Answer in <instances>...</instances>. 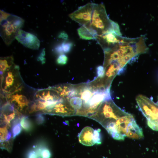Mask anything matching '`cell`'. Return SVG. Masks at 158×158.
Wrapping results in <instances>:
<instances>
[{
	"instance_id": "3",
	"label": "cell",
	"mask_w": 158,
	"mask_h": 158,
	"mask_svg": "<svg viewBox=\"0 0 158 158\" xmlns=\"http://www.w3.org/2000/svg\"><path fill=\"white\" fill-rule=\"evenodd\" d=\"M136 100L139 109L146 118L148 126L158 131V104L143 95L137 96Z\"/></svg>"
},
{
	"instance_id": "6",
	"label": "cell",
	"mask_w": 158,
	"mask_h": 158,
	"mask_svg": "<svg viewBox=\"0 0 158 158\" xmlns=\"http://www.w3.org/2000/svg\"><path fill=\"white\" fill-rule=\"evenodd\" d=\"M111 21L107 14L104 5L94 3L90 26L97 32L98 35L103 34L110 28Z\"/></svg>"
},
{
	"instance_id": "13",
	"label": "cell",
	"mask_w": 158,
	"mask_h": 158,
	"mask_svg": "<svg viewBox=\"0 0 158 158\" xmlns=\"http://www.w3.org/2000/svg\"><path fill=\"white\" fill-rule=\"evenodd\" d=\"M15 64L12 56L1 57L0 59V74L11 68Z\"/></svg>"
},
{
	"instance_id": "9",
	"label": "cell",
	"mask_w": 158,
	"mask_h": 158,
	"mask_svg": "<svg viewBox=\"0 0 158 158\" xmlns=\"http://www.w3.org/2000/svg\"><path fill=\"white\" fill-rule=\"evenodd\" d=\"M15 39L24 46L31 49L37 50L40 46V41L36 36L21 29L18 31Z\"/></svg>"
},
{
	"instance_id": "14",
	"label": "cell",
	"mask_w": 158,
	"mask_h": 158,
	"mask_svg": "<svg viewBox=\"0 0 158 158\" xmlns=\"http://www.w3.org/2000/svg\"><path fill=\"white\" fill-rule=\"evenodd\" d=\"M73 46V44L71 42L65 40L55 47V51L56 53L60 54L68 53L71 50Z\"/></svg>"
},
{
	"instance_id": "24",
	"label": "cell",
	"mask_w": 158,
	"mask_h": 158,
	"mask_svg": "<svg viewBox=\"0 0 158 158\" xmlns=\"http://www.w3.org/2000/svg\"><path fill=\"white\" fill-rule=\"evenodd\" d=\"M45 120L44 117L42 114H39L36 115V121L37 124L40 125L43 124Z\"/></svg>"
},
{
	"instance_id": "25",
	"label": "cell",
	"mask_w": 158,
	"mask_h": 158,
	"mask_svg": "<svg viewBox=\"0 0 158 158\" xmlns=\"http://www.w3.org/2000/svg\"><path fill=\"white\" fill-rule=\"evenodd\" d=\"M11 14L7 13L4 11L0 10V22L6 19Z\"/></svg>"
},
{
	"instance_id": "7",
	"label": "cell",
	"mask_w": 158,
	"mask_h": 158,
	"mask_svg": "<svg viewBox=\"0 0 158 158\" xmlns=\"http://www.w3.org/2000/svg\"><path fill=\"white\" fill-rule=\"evenodd\" d=\"M25 85L24 84L14 92L6 94V98L11 103L15 104L22 110L25 107H28L29 103L28 96L33 95L31 94L32 89Z\"/></svg>"
},
{
	"instance_id": "17",
	"label": "cell",
	"mask_w": 158,
	"mask_h": 158,
	"mask_svg": "<svg viewBox=\"0 0 158 158\" xmlns=\"http://www.w3.org/2000/svg\"><path fill=\"white\" fill-rule=\"evenodd\" d=\"M100 131L101 130L100 129H98L94 130L93 139L95 144L99 145L101 144L102 143Z\"/></svg>"
},
{
	"instance_id": "16",
	"label": "cell",
	"mask_w": 158,
	"mask_h": 158,
	"mask_svg": "<svg viewBox=\"0 0 158 158\" xmlns=\"http://www.w3.org/2000/svg\"><path fill=\"white\" fill-rule=\"evenodd\" d=\"M20 124L23 128L26 131H30L32 128L31 121L27 116H23L21 119Z\"/></svg>"
},
{
	"instance_id": "27",
	"label": "cell",
	"mask_w": 158,
	"mask_h": 158,
	"mask_svg": "<svg viewBox=\"0 0 158 158\" xmlns=\"http://www.w3.org/2000/svg\"><path fill=\"white\" fill-rule=\"evenodd\" d=\"M11 135V133L10 132H8V135L6 138V141H8L10 139Z\"/></svg>"
},
{
	"instance_id": "2",
	"label": "cell",
	"mask_w": 158,
	"mask_h": 158,
	"mask_svg": "<svg viewBox=\"0 0 158 158\" xmlns=\"http://www.w3.org/2000/svg\"><path fill=\"white\" fill-rule=\"evenodd\" d=\"M128 113L118 107L111 99L102 103L90 118L95 119L104 127L109 123H115L119 118Z\"/></svg>"
},
{
	"instance_id": "21",
	"label": "cell",
	"mask_w": 158,
	"mask_h": 158,
	"mask_svg": "<svg viewBox=\"0 0 158 158\" xmlns=\"http://www.w3.org/2000/svg\"><path fill=\"white\" fill-rule=\"evenodd\" d=\"M97 77L103 78L104 75L105 71L103 66H97L96 68Z\"/></svg>"
},
{
	"instance_id": "12",
	"label": "cell",
	"mask_w": 158,
	"mask_h": 158,
	"mask_svg": "<svg viewBox=\"0 0 158 158\" xmlns=\"http://www.w3.org/2000/svg\"><path fill=\"white\" fill-rule=\"evenodd\" d=\"M80 38L86 40L96 39L98 34L97 32L89 26H82L77 30Z\"/></svg>"
},
{
	"instance_id": "11",
	"label": "cell",
	"mask_w": 158,
	"mask_h": 158,
	"mask_svg": "<svg viewBox=\"0 0 158 158\" xmlns=\"http://www.w3.org/2000/svg\"><path fill=\"white\" fill-rule=\"evenodd\" d=\"M126 136L137 139H141L143 138L142 129L137 123L135 119L129 124L127 128Z\"/></svg>"
},
{
	"instance_id": "15",
	"label": "cell",
	"mask_w": 158,
	"mask_h": 158,
	"mask_svg": "<svg viewBox=\"0 0 158 158\" xmlns=\"http://www.w3.org/2000/svg\"><path fill=\"white\" fill-rule=\"evenodd\" d=\"M19 121L18 119H16L13 123L12 132L13 138L14 139L22 131V128L19 123Z\"/></svg>"
},
{
	"instance_id": "5",
	"label": "cell",
	"mask_w": 158,
	"mask_h": 158,
	"mask_svg": "<svg viewBox=\"0 0 158 158\" xmlns=\"http://www.w3.org/2000/svg\"><path fill=\"white\" fill-rule=\"evenodd\" d=\"M19 70V66L14 64L0 74L1 89L6 94L14 92L24 84Z\"/></svg>"
},
{
	"instance_id": "4",
	"label": "cell",
	"mask_w": 158,
	"mask_h": 158,
	"mask_svg": "<svg viewBox=\"0 0 158 158\" xmlns=\"http://www.w3.org/2000/svg\"><path fill=\"white\" fill-rule=\"evenodd\" d=\"M0 23V36L7 46L15 39L18 31L23 26L24 20L22 18L11 14L6 20Z\"/></svg>"
},
{
	"instance_id": "23",
	"label": "cell",
	"mask_w": 158,
	"mask_h": 158,
	"mask_svg": "<svg viewBox=\"0 0 158 158\" xmlns=\"http://www.w3.org/2000/svg\"><path fill=\"white\" fill-rule=\"evenodd\" d=\"M27 157L28 158H39L34 148L30 150L28 152L27 154Z\"/></svg>"
},
{
	"instance_id": "10",
	"label": "cell",
	"mask_w": 158,
	"mask_h": 158,
	"mask_svg": "<svg viewBox=\"0 0 158 158\" xmlns=\"http://www.w3.org/2000/svg\"><path fill=\"white\" fill-rule=\"evenodd\" d=\"M94 130L91 127L86 126L78 134L79 142L83 145L91 146L95 144L93 139Z\"/></svg>"
},
{
	"instance_id": "20",
	"label": "cell",
	"mask_w": 158,
	"mask_h": 158,
	"mask_svg": "<svg viewBox=\"0 0 158 158\" xmlns=\"http://www.w3.org/2000/svg\"><path fill=\"white\" fill-rule=\"evenodd\" d=\"M15 115V111L7 115H3L5 121L8 124H9L10 121L14 118Z\"/></svg>"
},
{
	"instance_id": "22",
	"label": "cell",
	"mask_w": 158,
	"mask_h": 158,
	"mask_svg": "<svg viewBox=\"0 0 158 158\" xmlns=\"http://www.w3.org/2000/svg\"><path fill=\"white\" fill-rule=\"evenodd\" d=\"M45 49L44 48L42 50L41 53L37 57V60L41 62L42 64L45 63L46 62Z\"/></svg>"
},
{
	"instance_id": "1",
	"label": "cell",
	"mask_w": 158,
	"mask_h": 158,
	"mask_svg": "<svg viewBox=\"0 0 158 158\" xmlns=\"http://www.w3.org/2000/svg\"><path fill=\"white\" fill-rule=\"evenodd\" d=\"M104 78L112 81L115 77L123 72L126 65L134 58L148 51L144 37L131 39L121 37L113 46L103 49Z\"/></svg>"
},
{
	"instance_id": "28",
	"label": "cell",
	"mask_w": 158,
	"mask_h": 158,
	"mask_svg": "<svg viewBox=\"0 0 158 158\" xmlns=\"http://www.w3.org/2000/svg\"><path fill=\"white\" fill-rule=\"evenodd\" d=\"M156 103H157V104H158V101H157V102Z\"/></svg>"
},
{
	"instance_id": "19",
	"label": "cell",
	"mask_w": 158,
	"mask_h": 158,
	"mask_svg": "<svg viewBox=\"0 0 158 158\" xmlns=\"http://www.w3.org/2000/svg\"><path fill=\"white\" fill-rule=\"evenodd\" d=\"M0 141L3 142L6 140L8 132L6 127L0 128Z\"/></svg>"
},
{
	"instance_id": "8",
	"label": "cell",
	"mask_w": 158,
	"mask_h": 158,
	"mask_svg": "<svg viewBox=\"0 0 158 158\" xmlns=\"http://www.w3.org/2000/svg\"><path fill=\"white\" fill-rule=\"evenodd\" d=\"M93 4L89 3L80 7L70 13L69 17L82 26H90L93 11Z\"/></svg>"
},
{
	"instance_id": "26",
	"label": "cell",
	"mask_w": 158,
	"mask_h": 158,
	"mask_svg": "<svg viewBox=\"0 0 158 158\" xmlns=\"http://www.w3.org/2000/svg\"><path fill=\"white\" fill-rule=\"evenodd\" d=\"M58 37L59 38L63 39L65 40H67L68 38V36L67 33L65 31H63L60 32L58 35Z\"/></svg>"
},
{
	"instance_id": "18",
	"label": "cell",
	"mask_w": 158,
	"mask_h": 158,
	"mask_svg": "<svg viewBox=\"0 0 158 158\" xmlns=\"http://www.w3.org/2000/svg\"><path fill=\"white\" fill-rule=\"evenodd\" d=\"M68 60V58L67 56L64 54H62L58 56L56 61L59 65H64L67 63Z\"/></svg>"
}]
</instances>
